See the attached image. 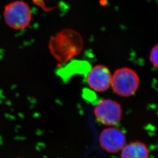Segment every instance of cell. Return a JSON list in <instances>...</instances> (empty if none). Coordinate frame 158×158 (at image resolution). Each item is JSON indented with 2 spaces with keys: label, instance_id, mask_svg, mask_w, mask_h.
I'll list each match as a JSON object with an SVG mask.
<instances>
[{
  "label": "cell",
  "instance_id": "1",
  "mask_svg": "<svg viewBox=\"0 0 158 158\" xmlns=\"http://www.w3.org/2000/svg\"><path fill=\"white\" fill-rule=\"evenodd\" d=\"M82 37L75 30H63L51 37L48 47L53 57L60 63H67L82 50Z\"/></svg>",
  "mask_w": 158,
  "mask_h": 158
},
{
  "label": "cell",
  "instance_id": "2",
  "mask_svg": "<svg viewBox=\"0 0 158 158\" xmlns=\"http://www.w3.org/2000/svg\"><path fill=\"white\" fill-rule=\"evenodd\" d=\"M140 84V79L135 71L128 67L116 70L112 75V89L119 96L128 97L136 93Z\"/></svg>",
  "mask_w": 158,
  "mask_h": 158
},
{
  "label": "cell",
  "instance_id": "3",
  "mask_svg": "<svg viewBox=\"0 0 158 158\" xmlns=\"http://www.w3.org/2000/svg\"><path fill=\"white\" fill-rule=\"evenodd\" d=\"M4 17L9 27L15 30H22L29 25L31 21V11L25 2H12L5 7Z\"/></svg>",
  "mask_w": 158,
  "mask_h": 158
},
{
  "label": "cell",
  "instance_id": "4",
  "mask_svg": "<svg viewBox=\"0 0 158 158\" xmlns=\"http://www.w3.org/2000/svg\"><path fill=\"white\" fill-rule=\"evenodd\" d=\"M94 113L97 121L100 123L113 126L121 121L123 111L121 105L116 101L103 99L96 105Z\"/></svg>",
  "mask_w": 158,
  "mask_h": 158
},
{
  "label": "cell",
  "instance_id": "5",
  "mask_svg": "<svg viewBox=\"0 0 158 158\" xmlns=\"http://www.w3.org/2000/svg\"><path fill=\"white\" fill-rule=\"evenodd\" d=\"M99 141L102 148L109 153H117L126 145V137L121 129L115 127L106 128L100 133Z\"/></svg>",
  "mask_w": 158,
  "mask_h": 158
},
{
  "label": "cell",
  "instance_id": "6",
  "mask_svg": "<svg viewBox=\"0 0 158 158\" xmlns=\"http://www.w3.org/2000/svg\"><path fill=\"white\" fill-rule=\"evenodd\" d=\"M112 77V73L107 66L101 64L97 65L88 72L87 83L94 91L103 92L110 86Z\"/></svg>",
  "mask_w": 158,
  "mask_h": 158
},
{
  "label": "cell",
  "instance_id": "7",
  "mask_svg": "<svg viewBox=\"0 0 158 158\" xmlns=\"http://www.w3.org/2000/svg\"><path fill=\"white\" fill-rule=\"evenodd\" d=\"M149 151L146 145L140 141L131 142L124 146L121 158H148Z\"/></svg>",
  "mask_w": 158,
  "mask_h": 158
},
{
  "label": "cell",
  "instance_id": "8",
  "mask_svg": "<svg viewBox=\"0 0 158 158\" xmlns=\"http://www.w3.org/2000/svg\"><path fill=\"white\" fill-rule=\"evenodd\" d=\"M158 45H156L151 49L149 54V60L152 65L156 68L158 67Z\"/></svg>",
  "mask_w": 158,
  "mask_h": 158
}]
</instances>
